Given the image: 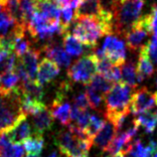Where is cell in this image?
<instances>
[{
  "label": "cell",
  "instance_id": "cell-1",
  "mask_svg": "<svg viewBox=\"0 0 157 157\" xmlns=\"http://www.w3.org/2000/svg\"><path fill=\"white\" fill-rule=\"evenodd\" d=\"M143 0H115L109 11L113 14V32L124 36L141 17Z\"/></svg>",
  "mask_w": 157,
  "mask_h": 157
},
{
  "label": "cell",
  "instance_id": "cell-2",
  "mask_svg": "<svg viewBox=\"0 0 157 157\" xmlns=\"http://www.w3.org/2000/svg\"><path fill=\"white\" fill-rule=\"evenodd\" d=\"M132 88L119 82L111 86L105 98V117L107 121L114 123L122 115L129 113Z\"/></svg>",
  "mask_w": 157,
  "mask_h": 157
},
{
  "label": "cell",
  "instance_id": "cell-3",
  "mask_svg": "<svg viewBox=\"0 0 157 157\" xmlns=\"http://www.w3.org/2000/svg\"><path fill=\"white\" fill-rule=\"evenodd\" d=\"M72 33L74 37L88 48H94L98 39L104 35H109L113 32L110 24L96 18H78L75 20Z\"/></svg>",
  "mask_w": 157,
  "mask_h": 157
},
{
  "label": "cell",
  "instance_id": "cell-4",
  "mask_svg": "<svg viewBox=\"0 0 157 157\" xmlns=\"http://www.w3.org/2000/svg\"><path fill=\"white\" fill-rule=\"evenodd\" d=\"M27 115L21 107L19 88L8 94L0 93V134L8 131L19 119Z\"/></svg>",
  "mask_w": 157,
  "mask_h": 157
},
{
  "label": "cell",
  "instance_id": "cell-5",
  "mask_svg": "<svg viewBox=\"0 0 157 157\" xmlns=\"http://www.w3.org/2000/svg\"><path fill=\"white\" fill-rule=\"evenodd\" d=\"M55 142L62 154L67 157H89L93 140L86 135L74 133L69 128L61 130L57 134Z\"/></svg>",
  "mask_w": 157,
  "mask_h": 157
},
{
  "label": "cell",
  "instance_id": "cell-6",
  "mask_svg": "<svg viewBox=\"0 0 157 157\" xmlns=\"http://www.w3.org/2000/svg\"><path fill=\"white\" fill-rule=\"evenodd\" d=\"M98 59L94 54L84 56L76 61L68 70V77L74 82L88 85L97 74Z\"/></svg>",
  "mask_w": 157,
  "mask_h": 157
},
{
  "label": "cell",
  "instance_id": "cell-7",
  "mask_svg": "<svg viewBox=\"0 0 157 157\" xmlns=\"http://www.w3.org/2000/svg\"><path fill=\"white\" fill-rule=\"evenodd\" d=\"M84 17L113 22V14L104 6L101 0H80L75 12V20Z\"/></svg>",
  "mask_w": 157,
  "mask_h": 157
},
{
  "label": "cell",
  "instance_id": "cell-8",
  "mask_svg": "<svg viewBox=\"0 0 157 157\" xmlns=\"http://www.w3.org/2000/svg\"><path fill=\"white\" fill-rule=\"evenodd\" d=\"M156 104L155 93L153 94L147 88H141L133 92L130 101V113L134 115L150 111Z\"/></svg>",
  "mask_w": 157,
  "mask_h": 157
},
{
  "label": "cell",
  "instance_id": "cell-9",
  "mask_svg": "<svg viewBox=\"0 0 157 157\" xmlns=\"http://www.w3.org/2000/svg\"><path fill=\"white\" fill-rule=\"evenodd\" d=\"M101 49L105 52V57L113 65L121 66L124 64L126 58L125 45L123 41L118 39L117 36L107 35L102 43Z\"/></svg>",
  "mask_w": 157,
  "mask_h": 157
},
{
  "label": "cell",
  "instance_id": "cell-10",
  "mask_svg": "<svg viewBox=\"0 0 157 157\" xmlns=\"http://www.w3.org/2000/svg\"><path fill=\"white\" fill-rule=\"evenodd\" d=\"M150 32L148 31L146 26L144 25L143 21L141 20V17L132 26L124 35V38L126 41V46L130 49L131 51L140 50L147 42L148 36Z\"/></svg>",
  "mask_w": 157,
  "mask_h": 157
},
{
  "label": "cell",
  "instance_id": "cell-11",
  "mask_svg": "<svg viewBox=\"0 0 157 157\" xmlns=\"http://www.w3.org/2000/svg\"><path fill=\"white\" fill-rule=\"evenodd\" d=\"M67 92L65 89L60 88L50 109L53 117L58 119L63 125H69L71 122V105L65 101Z\"/></svg>",
  "mask_w": 157,
  "mask_h": 157
},
{
  "label": "cell",
  "instance_id": "cell-12",
  "mask_svg": "<svg viewBox=\"0 0 157 157\" xmlns=\"http://www.w3.org/2000/svg\"><path fill=\"white\" fill-rule=\"evenodd\" d=\"M53 125L54 117L51 110L47 106L32 115V127L34 130V135L43 136L47 130L52 129Z\"/></svg>",
  "mask_w": 157,
  "mask_h": 157
},
{
  "label": "cell",
  "instance_id": "cell-13",
  "mask_svg": "<svg viewBox=\"0 0 157 157\" xmlns=\"http://www.w3.org/2000/svg\"><path fill=\"white\" fill-rule=\"evenodd\" d=\"M7 137L12 143L20 144L25 142L31 137V125L27 121V117H24L15 123L11 128L5 132Z\"/></svg>",
  "mask_w": 157,
  "mask_h": 157
},
{
  "label": "cell",
  "instance_id": "cell-14",
  "mask_svg": "<svg viewBox=\"0 0 157 157\" xmlns=\"http://www.w3.org/2000/svg\"><path fill=\"white\" fill-rule=\"evenodd\" d=\"M60 74V67L48 58H43L38 65L36 82L40 85H46L52 82Z\"/></svg>",
  "mask_w": 157,
  "mask_h": 157
},
{
  "label": "cell",
  "instance_id": "cell-15",
  "mask_svg": "<svg viewBox=\"0 0 157 157\" xmlns=\"http://www.w3.org/2000/svg\"><path fill=\"white\" fill-rule=\"evenodd\" d=\"M117 133V129L115 127L114 123L110 121H106L105 122V124L101 128V130L94 135V137L93 138V143L98 148H100V149H101L105 152L107 146L113 141V139L114 138Z\"/></svg>",
  "mask_w": 157,
  "mask_h": 157
},
{
  "label": "cell",
  "instance_id": "cell-16",
  "mask_svg": "<svg viewBox=\"0 0 157 157\" xmlns=\"http://www.w3.org/2000/svg\"><path fill=\"white\" fill-rule=\"evenodd\" d=\"M44 52L48 59L56 63L59 67H69L71 65V57L60 45L55 43L48 44L44 47Z\"/></svg>",
  "mask_w": 157,
  "mask_h": 157
},
{
  "label": "cell",
  "instance_id": "cell-17",
  "mask_svg": "<svg viewBox=\"0 0 157 157\" xmlns=\"http://www.w3.org/2000/svg\"><path fill=\"white\" fill-rule=\"evenodd\" d=\"M39 58H40V51L36 50V49H30L23 56L18 58L31 81H36L37 71H38V65H39L38 63Z\"/></svg>",
  "mask_w": 157,
  "mask_h": 157
},
{
  "label": "cell",
  "instance_id": "cell-18",
  "mask_svg": "<svg viewBox=\"0 0 157 157\" xmlns=\"http://www.w3.org/2000/svg\"><path fill=\"white\" fill-rule=\"evenodd\" d=\"M24 151L21 144L12 143L5 132L0 134V157H24Z\"/></svg>",
  "mask_w": 157,
  "mask_h": 157
},
{
  "label": "cell",
  "instance_id": "cell-19",
  "mask_svg": "<svg viewBox=\"0 0 157 157\" xmlns=\"http://www.w3.org/2000/svg\"><path fill=\"white\" fill-rule=\"evenodd\" d=\"M19 90L20 93L24 94V96H27L35 101H43L45 94L43 86L38 84L36 81H28L25 82H22L19 86Z\"/></svg>",
  "mask_w": 157,
  "mask_h": 157
},
{
  "label": "cell",
  "instance_id": "cell-20",
  "mask_svg": "<svg viewBox=\"0 0 157 157\" xmlns=\"http://www.w3.org/2000/svg\"><path fill=\"white\" fill-rule=\"evenodd\" d=\"M136 70H137L138 82H142L147 78H150L155 71L154 65L149 61L145 54L141 51H139V57L137 65H136Z\"/></svg>",
  "mask_w": 157,
  "mask_h": 157
},
{
  "label": "cell",
  "instance_id": "cell-21",
  "mask_svg": "<svg viewBox=\"0 0 157 157\" xmlns=\"http://www.w3.org/2000/svg\"><path fill=\"white\" fill-rule=\"evenodd\" d=\"M121 82L127 85L132 89H136L138 86V78H137V70L136 65L132 62L126 64H122L121 66Z\"/></svg>",
  "mask_w": 157,
  "mask_h": 157
},
{
  "label": "cell",
  "instance_id": "cell-22",
  "mask_svg": "<svg viewBox=\"0 0 157 157\" xmlns=\"http://www.w3.org/2000/svg\"><path fill=\"white\" fill-rule=\"evenodd\" d=\"M19 78L16 74L11 71L0 76V93L8 94L19 88Z\"/></svg>",
  "mask_w": 157,
  "mask_h": 157
},
{
  "label": "cell",
  "instance_id": "cell-23",
  "mask_svg": "<svg viewBox=\"0 0 157 157\" xmlns=\"http://www.w3.org/2000/svg\"><path fill=\"white\" fill-rule=\"evenodd\" d=\"M63 46L67 54L70 56L78 57L85 52V45L82 44L76 37L71 35L69 32L64 35Z\"/></svg>",
  "mask_w": 157,
  "mask_h": 157
},
{
  "label": "cell",
  "instance_id": "cell-24",
  "mask_svg": "<svg viewBox=\"0 0 157 157\" xmlns=\"http://www.w3.org/2000/svg\"><path fill=\"white\" fill-rule=\"evenodd\" d=\"M136 123L144 128L146 133H152L157 127V115L150 111L137 114L135 117Z\"/></svg>",
  "mask_w": 157,
  "mask_h": 157
},
{
  "label": "cell",
  "instance_id": "cell-25",
  "mask_svg": "<svg viewBox=\"0 0 157 157\" xmlns=\"http://www.w3.org/2000/svg\"><path fill=\"white\" fill-rule=\"evenodd\" d=\"M45 141L43 136L35 135L34 137H30L24 142V149L28 153V155L39 156L44 149Z\"/></svg>",
  "mask_w": 157,
  "mask_h": 157
},
{
  "label": "cell",
  "instance_id": "cell-26",
  "mask_svg": "<svg viewBox=\"0 0 157 157\" xmlns=\"http://www.w3.org/2000/svg\"><path fill=\"white\" fill-rule=\"evenodd\" d=\"M88 86H90V88L97 90V92L101 93V94H104V96H106V94L109 92L111 86H113V82H111L100 74H96L92 78V81L88 84Z\"/></svg>",
  "mask_w": 157,
  "mask_h": 157
},
{
  "label": "cell",
  "instance_id": "cell-27",
  "mask_svg": "<svg viewBox=\"0 0 157 157\" xmlns=\"http://www.w3.org/2000/svg\"><path fill=\"white\" fill-rule=\"evenodd\" d=\"M12 43H13V53L18 58L23 56L24 54L27 53L31 49L30 42L26 38L25 32L20 33L17 36H15L13 40H12Z\"/></svg>",
  "mask_w": 157,
  "mask_h": 157
},
{
  "label": "cell",
  "instance_id": "cell-28",
  "mask_svg": "<svg viewBox=\"0 0 157 157\" xmlns=\"http://www.w3.org/2000/svg\"><path fill=\"white\" fill-rule=\"evenodd\" d=\"M105 119L98 117V114H90V121L86 125V129H85V134L88 136L90 139H92L94 137L98 131L101 130V128L105 124Z\"/></svg>",
  "mask_w": 157,
  "mask_h": 157
},
{
  "label": "cell",
  "instance_id": "cell-29",
  "mask_svg": "<svg viewBox=\"0 0 157 157\" xmlns=\"http://www.w3.org/2000/svg\"><path fill=\"white\" fill-rule=\"evenodd\" d=\"M20 10L24 26H27L28 22L37 11L36 0H20Z\"/></svg>",
  "mask_w": 157,
  "mask_h": 157
},
{
  "label": "cell",
  "instance_id": "cell-30",
  "mask_svg": "<svg viewBox=\"0 0 157 157\" xmlns=\"http://www.w3.org/2000/svg\"><path fill=\"white\" fill-rule=\"evenodd\" d=\"M86 94L90 102V107H92L94 109H100L105 101V96L94 90L88 85H86Z\"/></svg>",
  "mask_w": 157,
  "mask_h": 157
},
{
  "label": "cell",
  "instance_id": "cell-31",
  "mask_svg": "<svg viewBox=\"0 0 157 157\" xmlns=\"http://www.w3.org/2000/svg\"><path fill=\"white\" fill-rule=\"evenodd\" d=\"M141 19L148 31L157 37V3L152 6L150 13L142 16Z\"/></svg>",
  "mask_w": 157,
  "mask_h": 157
},
{
  "label": "cell",
  "instance_id": "cell-32",
  "mask_svg": "<svg viewBox=\"0 0 157 157\" xmlns=\"http://www.w3.org/2000/svg\"><path fill=\"white\" fill-rule=\"evenodd\" d=\"M139 51L145 54L151 63L157 67V37L156 36H152V38Z\"/></svg>",
  "mask_w": 157,
  "mask_h": 157
},
{
  "label": "cell",
  "instance_id": "cell-33",
  "mask_svg": "<svg viewBox=\"0 0 157 157\" xmlns=\"http://www.w3.org/2000/svg\"><path fill=\"white\" fill-rule=\"evenodd\" d=\"M73 106L77 107L78 109H82V110H86L89 109L90 107V102L88 100V97H86V93H80L74 98V105Z\"/></svg>",
  "mask_w": 157,
  "mask_h": 157
},
{
  "label": "cell",
  "instance_id": "cell-34",
  "mask_svg": "<svg viewBox=\"0 0 157 157\" xmlns=\"http://www.w3.org/2000/svg\"><path fill=\"white\" fill-rule=\"evenodd\" d=\"M60 8L64 7H72V8H77L78 3L80 0H53Z\"/></svg>",
  "mask_w": 157,
  "mask_h": 157
},
{
  "label": "cell",
  "instance_id": "cell-35",
  "mask_svg": "<svg viewBox=\"0 0 157 157\" xmlns=\"http://www.w3.org/2000/svg\"><path fill=\"white\" fill-rule=\"evenodd\" d=\"M48 157H59V153H58L56 150H54V151H52L51 153L48 155Z\"/></svg>",
  "mask_w": 157,
  "mask_h": 157
},
{
  "label": "cell",
  "instance_id": "cell-36",
  "mask_svg": "<svg viewBox=\"0 0 157 157\" xmlns=\"http://www.w3.org/2000/svg\"><path fill=\"white\" fill-rule=\"evenodd\" d=\"M106 157H126L123 153H117V154H113V155H107Z\"/></svg>",
  "mask_w": 157,
  "mask_h": 157
},
{
  "label": "cell",
  "instance_id": "cell-37",
  "mask_svg": "<svg viewBox=\"0 0 157 157\" xmlns=\"http://www.w3.org/2000/svg\"><path fill=\"white\" fill-rule=\"evenodd\" d=\"M102 1H104V0H101V2H102ZM105 2H107V4H109V7L110 8L111 4H113V3L115 1V0H105Z\"/></svg>",
  "mask_w": 157,
  "mask_h": 157
},
{
  "label": "cell",
  "instance_id": "cell-38",
  "mask_svg": "<svg viewBox=\"0 0 157 157\" xmlns=\"http://www.w3.org/2000/svg\"><path fill=\"white\" fill-rule=\"evenodd\" d=\"M26 157H40V156H35V155H27Z\"/></svg>",
  "mask_w": 157,
  "mask_h": 157
},
{
  "label": "cell",
  "instance_id": "cell-39",
  "mask_svg": "<svg viewBox=\"0 0 157 157\" xmlns=\"http://www.w3.org/2000/svg\"><path fill=\"white\" fill-rule=\"evenodd\" d=\"M155 86H156V89H157V77L155 78Z\"/></svg>",
  "mask_w": 157,
  "mask_h": 157
},
{
  "label": "cell",
  "instance_id": "cell-40",
  "mask_svg": "<svg viewBox=\"0 0 157 157\" xmlns=\"http://www.w3.org/2000/svg\"><path fill=\"white\" fill-rule=\"evenodd\" d=\"M1 10H3V7H2L1 4H0V11H1Z\"/></svg>",
  "mask_w": 157,
  "mask_h": 157
},
{
  "label": "cell",
  "instance_id": "cell-41",
  "mask_svg": "<svg viewBox=\"0 0 157 157\" xmlns=\"http://www.w3.org/2000/svg\"><path fill=\"white\" fill-rule=\"evenodd\" d=\"M155 97H156V104H157V92L155 93Z\"/></svg>",
  "mask_w": 157,
  "mask_h": 157
},
{
  "label": "cell",
  "instance_id": "cell-42",
  "mask_svg": "<svg viewBox=\"0 0 157 157\" xmlns=\"http://www.w3.org/2000/svg\"><path fill=\"white\" fill-rule=\"evenodd\" d=\"M155 114H156V115H157V110H156V111H155Z\"/></svg>",
  "mask_w": 157,
  "mask_h": 157
}]
</instances>
